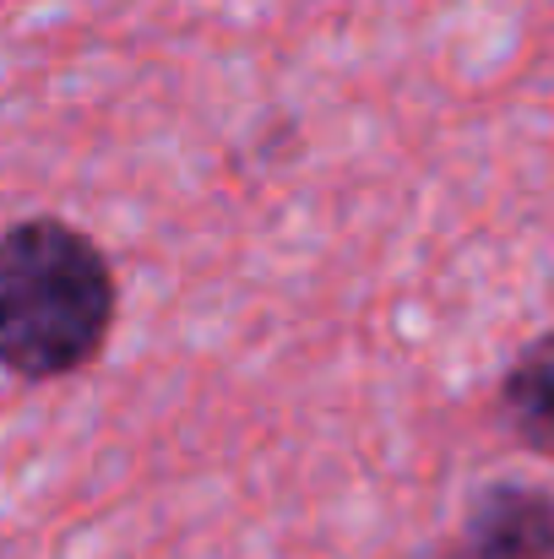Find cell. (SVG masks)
Returning <instances> with one entry per match:
<instances>
[{
    "label": "cell",
    "instance_id": "3957f363",
    "mask_svg": "<svg viewBox=\"0 0 554 559\" xmlns=\"http://www.w3.org/2000/svg\"><path fill=\"white\" fill-rule=\"evenodd\" d=\"M495 413L522 451L554 462V326L517 348L495 385Z\"/></svg>",
    "mask_w": 554,
    "mask_h": 559
},
{
    "label": "cell",
    "instance_id": "7a4b0ae2",
    "mask_svg": "<svg viewBox=\"0 0 554 559\" xmlns=\"http://www.w3.org/2000/svg\"><path fill=\"white\" fill-rule=\"evenodd\" d=\"M429 559H554V495L533 484H484L462 527Z\"/></svg>",
    "mask_w": 554,
    "mask_h": 559
},
{
    "label": "cell",
    "instance_id": "6da1fadb",
    "mask_svg": "<svg viewBox=\"0 0 554 559\" xmlns=\"http://www.w3.org/2000/svg\"><path fill=\"white\" fill-rule=\"evenodd\" d=\"M120 316V277L104 245L55 217H16L0 228V370L49 385L82 374Z\"/></svg>",
    "mask_w": 554,
    "mask_h": 559
}]
</instances>
